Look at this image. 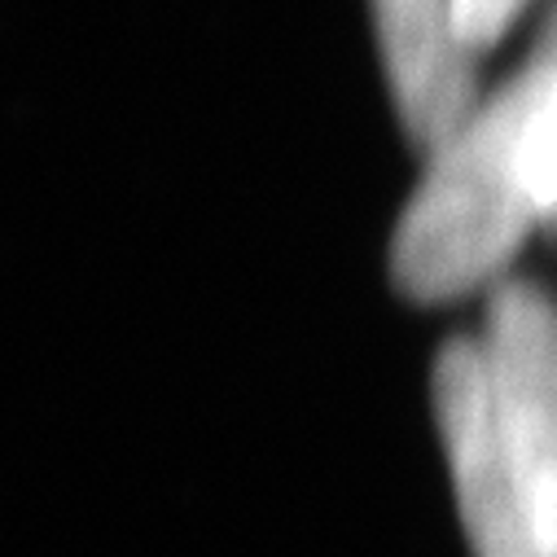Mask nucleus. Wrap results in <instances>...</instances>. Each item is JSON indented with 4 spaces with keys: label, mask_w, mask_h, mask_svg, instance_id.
Listing matches in <instances>:
<instances>
[{
    "label": "nucleus",
    "mask_w": 557,
    "mask_h": 557,
    "mask_svg": "<svg viewBox=\"0 0 557 557\" xmlns=\"http://www.w3.org/2000/svg\"><path fill=\"white\" fill-rule=\"evenodd\" d=\"M553 224H557V211H553Z\"/></svg>",
    "instance_id": "423d86ee"
},
{
    "label": "nucleus",
    "mask_w": 557,
    "mask_h": 557,
    "mask_svg": "<svg viewBox=\"0 0 557 557\" xmlns=\"http://www.w3.org/2000/svg\"><path fill=\"white\" fill-rule=\"evenodd\" d=\"M399 123L417 150H440L479 106L474 45L461 32L457 0H373Z\"/></svg>",
    "instance_id": "20e7f679"
},
{
    "label": "nucleus",
    "mask_w": 557,
    "mask_h": 557,
    "mask_svg": "<svg viewBox=\"0 0 557 557\" xmlns=\"http://www.w3.org/2000/svg\"><path fill=\"white\" fill-rule=\"evenodd\" d=\"M522 0H457V18H461V32L474 49H487L492 40L505 36V27L518 18Z\"/></svg>",
    "instance_id": "39448f33"
},
{
    "label": "nucleus",
    "mask_w": 557,
    "mask_h": 557,
    "mask_svg": "<svg viewBox=\"0 0 557 557\" xmlns=\"http://www.w3.org/2000/svg\"><path fill=\"white\" fill-rule=\"evenodd\" d=\"M431 395L457 509L474 557H548L535 505L527 496V483L518 474V461L492 404L479 338H457L440 351Z\"/></svg>",
    "instance_id": "f03ea898"
},
{
    "label": "nucleus",
    "mask_w": 557,
    "mask_h": 557,
    "mask_svg": "<svg viewBox=\"0 0 557 557\" xmlns=\"http://www.w3.org/2000/svg\"><path fill=\"white\" fill-rule=\"evenodd\" d=\"M557 211V5L522 71L431 150L408 198L391 272L422 304L500 286L535 224Z\"/></svg>",
    "instance_id": "f257e3e1"
},
{
    "label": "nucleus",
    "mask_w": 557,
    "mask_h": 557,
    "mask_svg": "<svg viewBox=\"0 0 557 557\" xmlns=\"http://www.w3.org/2000/svg\"><path fill=\"white\" fill-rule=\"evenodd\" d=\"M479 356L544 553L557 557V304L531 282H500L479 330Z\"/></svg>",
    "instance_id": "7ed1b4c3"
}]
</instances>
